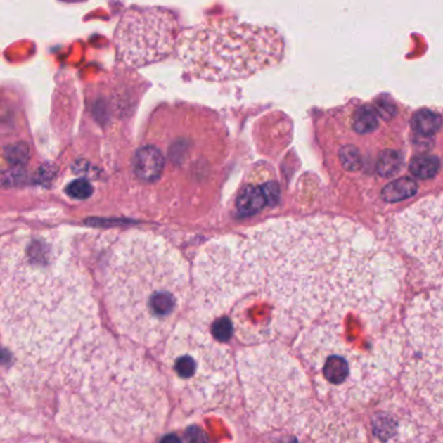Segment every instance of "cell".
I'll return each instance as SVG.
<instances>
[{
    "instance_id": "1",
    "label": "cell",
    "mask_w": 443,
    "mask_h": 443,
    "mask_svg": "<svg viewBox=\"0 0 443 443\" xmlns=\"http://www.w3.org/2000/svg\"><path fill=\"white\" fill-rule=\"evenodd\" d=\"M404 267L357 222L315 216L276 220L211 239L194 264L198 298L214 309L250 294L285 315L308 319L392 307Z\"/></svg>"
},
{
    "instance_id": "2",
    "label": "cell",
    "mask_w": 443,
    "mask_h": 443,
    "mask_svg": "<svg viewBox=\"0 0 443 443\" xmlns=\"http://www.w3.org/2000/svg\"><path fill=\"white\" fill-rule=\"evenodd\" d=\"M101 335L85 269L64 239L18 233L0 243V349L26 372H58Z\"/></svg>"
},
{
    "instance_id": "3",
    "label": "cell",
    "mask_w": 443,
    "mask_h": 443,
    "mask_svg": "<svg viewBox=\"0 0 443 443\" xmlns=\"http://www.w3.org/2000/svg\"><path fill=\"white\" fill-rule=\"evenodd\" d=\"M55 420L72 435L130 442L167 415L162 375L146 359L101 335L60 381Z\"/></svg>"
},
{
    "instance_id": "4",
    "label": "cell",
    "mask_w": 443,
    "mask_h": 443,
    "mask_svg": "<svg viewBox=\"0 0 443 443\" xmlns=\"http://www.w3.org/2000/svg\"><path fill=\"white\" fill-rule=\"evenodd\" d=\"M103 289L115 329L138 345L156 346L173 332L188 299V265L160 236L130 231L107 257Z\"/></svg>"
},
{
    "instance_id": "5",
    "label": "cell",
    "mask_w": 443,
    "mask_h": 443,
    "mask_svg": "<svg viewBox=\"0 0 443 443\" xmlns=\"http://www.w3.org/2000/svg\"><path fill=\"white\" fill-rule=\"evenodd\" d=\"M285 42L273 27L213 18L191 27L179 41V59L196 78L231 81L278 64Z\"/></svg>"
},
{
    "instance_id": "6",
    "label": "cell",
    "mask_w": 443,
    "mask_h": 443,
    "mask_svg": "<svg viewBox=\"0 0 443 443\" xmlns=\"http://www.w3.org/2000/svg\"><path fill=\"white\" fill-rule=\"evenodd\" d=\"M239 375L256 425L280 428L298 418L308 398L307 378L285 351L259 347L239 359Z\"/></svg>"
},
{
    "instance_id": "7",
    "label": "cell",
    "mask_w": 443,
    "mask_h": 443,
    "mask_svg": "<svg viewBox=\"0 0 443 443\" xmlns=\"http://www.w3.org/2000/svg\"><path fill=\"white\" fill-rule=\"evenodd\" d=\"M164 360L173 384L194 406H216L231 390L233 368L226 351L195 326L177 328Z\"/></svg>"
},
{
    "instance_id": "8",
    "label": "cell",
    "mask_w": 443,
    "mask_h": 443,
    "mask_svg": "<svg viewBox=\"0 0 443 443\" xmlns=\"http://www.w3.org/2000/svg\"><path fill=\"white\" fill-rule=\"evenodd\" d=\"M441 291L413 300L406 320L404 384L437 411H441L442 378V320Z\"/></svg>"
},
{
    "instance_id": "9",
    "label": "cell",
    "mask_w": 443,
    "mask_h": 443,
    "mask_svg": "<svg viewBox=\"0 0 443 443\" xmlns=\"http://www.w3.org/2000/svg\"><path fill=\"white\" fill-rule=\"evenodd\" d=\"M395 233L404 251L426 274L442 281V199L428 196L395 217Z\"/></svg>"
},
{
    "instance_id": "10",
    "label": "cell",
    "mask_w": 443,
    "mask_h": 443,
    "mask_svg": "<svg viewBox=\"0 0 443 443\" xmlns=\"http://www.w3.org/2000/svg\"><path fill=\"white\" fill-rule=\"evenodd\" d=\"M176 29L173 15L165 9H128L117 30L120 55L133 65L162 59L173 47Z\"/></svg>"
},
{
    "instance_id": "11",
    "label": "cell",
    "mask_w": 443,
    "mask_h": 443,
    "mask_svg": "<svg viewBox=\"0 0 443 443\" xmlns=\"http://www.w3.org/2000/svg\"><path fill=\"white\" fill-rule=\"evenodd\" d=\"M164 167L162 155L156 147L146 146L136 153L134 158V172L142 181L151 182L162 174Z\"/></svg>"
},
{
    "instance_id": "12",
    "label": "cell",
    "mask_w": 443,
    "mask_h": 443,
    "mask_svg": "<svg viewBox=\"0 0 443 443\" xmlns=\"http://www.w3.org/2000/svg\"><path fill=\"white\" fill-rule=\"evenodd\" d=\"M265 205L263 190L255 186H248L242 190L237 200L238 212L243 216H251L259 212Z\"/></svg>"
},
{
    "instance_id": "13",
    "label": "cell",
    "mask_w": 443,
    "mask_h": 443,
    "mask_svg": "<svg viewBox=\"0 0 443 443\" xmlns=\"http://www.w3.org/2000/svg\"><path fill=\"white\" fill-rule=\"evenodd\" d=\"M418 193V184L411 179H399L392 181L383 191L386 202H399L413 196Z\"/></svg>"
},
{
    "instance_id": "14",
    "label": "cell",
    "mask_w": 443,
    "mask_h": 443,
    "mask_svg": "<svg viewBox=\"0 0 443 443\" xmlns=\"http://www.w3.org/2000/svg\"><path fill=\"white\" fill-rule=\"evenodd\" d=\"M412 129L421 136H435L441 128V116L429 110L418 112L411 121Z\"/></svg>"
},
{
    "instance_id": "15",
    "label": "cell",
    "mask_w": 443,
    "mask_h": 443,
    "mask_svg": "<svg viewBox=\"0 0 443 443\" xmlns=\"http://www.w3.org/2000/svg\"><path fill=\"white\" fill-rule=\"evenodd\" d=\"M441 162L435 155L416 156L411 164L409 171L418 179H432L439 172Z\"/></svg>"
},
{
    "instance_id": "16",
    "label": "cell",
    "mask_w": 443,
    "mask_h": 443,
    "mask_svg": "<svg viewBox=\"0 0 443 443\" xmlns=\"http://www.w3.org/2000/svg\"><path fill=\"white\" fill-rule=\"evenodd\" d=\"M378 127V115L369 105H361L354 117V128L360 134L372 133Z\"/></svg>"
},
{
    "instance_id": "17",
    "label": "cell",
    "mask_w": 443,
    "mask_h": 443,
    "mask_svg": "<svg viewBox=\"0 0 443 443\" xmlns=\"http://www.w3.org/2000/svg\"><path fill=\"white\" fill-rule=\"evenodd\" d=\"M403 165L402 155L395 150H387L380 155V159L377 162V172L383 177H392L401 171Z\"/></svg>"
},
{
    "instance_id": "18",
    "label": "cell",
    "mask_w": 443,
    "mask_h": 443,
    "mask_svg": "<svg viewBox=\"0 0 443 443\" xmlns=\"http://www.w3.org/2000/svg\"><path fill=\"white\" fill-rule=\"evenodd\" d=\"M91 193H93V188L86 181H76L68 188L69 195H72L76 199H85L87 196L91 195Z\"/></svg>"
},
{
    "instance_id": "19",
    "label": "cell",
    "mask_w": 443,
    "mask_h": 443,
    "mask_svg": "<svg viewBox=\"0 0 443 443\" xmlns=\"http://www.w3.org/2000/svg\"><path fill=\"white\" fill-rule=\"evenodd\" d=\"M342 162L346 168H349L351 171L358 168L359 162V151L354 147H346L343 148L341 153Z\"/></svg>"
},
{
    "instance_id": "20",
    "label": "cell",
    "mask_w": 443,
    "mask_h": 443,
    "mask_svg": "<svg viewBox=\"0 0 443 443\" xmlns=\"http://www.w3.org/2000/svg\"><path fill=\"white\" fill-rule=\"evenodd\" d=\"M263 190V194H264L265 203L268 205H276L278 202V198H280V190L277 184L274 182H269L264 185V188H262Z\"/></svg>"
}]
</instances>
